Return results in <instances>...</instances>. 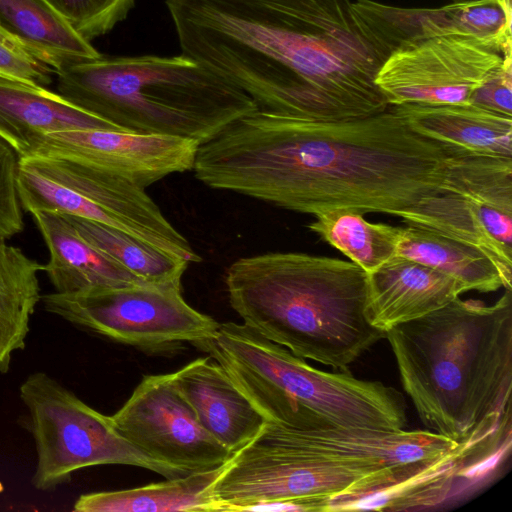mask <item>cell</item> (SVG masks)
Returning a JSON list of instances; mask_svg holds the SVG:
<instances>
[{"instance_id": "22", "label": "cell", "mask_w": 512, "mask_h": 512, "mask_svg": "<svg viewBox=\"0 0 512 512\" xmlns=\"http://www.w3.org/2000/svg\"><path fill=\"white\" fill-rule=\"evenodd\" d=\"M227 461L215 468L192 472L159 483L125 490L82 494L75 501L73 511H217V503L212 497L211 488L224 471Z\"/></svg>"}, {"instance_id": "9", "label": "cell", "mask_w": 512, "mask_h": 512, "mask_svg": "<svg viewBox=\"0 0 512 512\" xmlns=\"http://www.w3.org/2000/svg\"><path fill=\"white\" fill-rule=\"evenodd\" d=\"M397 216L479 249L511 289L512 158L453 155L439 189Z\"/></svg>"}, {"instance_id": "32", "label": "cell", "mask_w": 512, "mask_h": 512, "mask_svg": "<svg viewBox=\"0 0 512 512\" xmlns=\"http://www.w3.org/2000/svg\"><path fill=\"white\" fill-rule=\"evenodd\" d=\"M453 2H463V1H470V0H452Z\"/></svg>"}, {"instance_id": "19", "label": "cell", "mask_w": 512, "mask_h": 512, "mask_svg": "<svg viewBox=\"0 0 512 512\" xmlns=\"http://www.w3.org/2000/svg\"><path fill=\"white\" fill-rule=\"evenodd\" d=\"M423 137L455 154L512 158V116L472 104L391 106Z\"/></svg>"}, {"instance_id": "30", "label": "cell", "mask_w": 512, "mask_h": 512, "mask_svg": "<svg viewBox=\"0 0 512 512\" xmlns=\"http://www.w3.org/2000/svg\"><path fill=\"white\" fill-rule=\"evenodd\" d=\"M55 71L29 53L0 25V77L46 87Z\"/></svg>"}, {"instance_id": "4", "label": "cell", "mask_w": 512, "mask_h": 512, "mask_svg": "<svg viewBox=\"0 0 512 512\" xmlns=\"http://www.w3.org/2000/svg\"><path fill=\"white\" fill-rule=\"evenodd\" d=\"M385 338L428 430L471 445L511 429V289L491 305L457 297Z\"/></svg>"}, {"instance_id": "20", "label": "cell", "mask_w": 512, "mask_h": 512, "mask_svg": "<svg viewBox=\"0 0 512 512\" xmlns=\"http://www.w3.org/2000/svg\"><path fill=\"white\" fill-rule=\"evenodd\" d=\"M32 216L49 251L43 271L55 292L76 293L144 283L85 240L66 216L48 212Z\"/></svg>"}, {"instance_id": "6", "label": "cell", "mask_w": 512, "mask_h": 512, "mask_svg": "<svg viewBox=\"0 0 512 512\" xmlns=\"http://www.w3.org/2000/svg\"><path fill=\"white\" fill-rule=\"evenodd\" d=\"M55 75L60 95L121 130L199 145L257 110L240 88L183 54L101 55L66 64Z\"/></svg>"}, {"instance_id": "1", "label": "cell", "mask_w": 512, "mask_h": 512, "mask_svg": "<svg viewBox=\"0 0 512 512\" xmlns=\"http://www.w3.org/2000/svg\"><path fill=\"white\" fill-rule=\"evenodd\" d=\"M453 155L391 106L341 121L257 109L200 144L193 171L210 188L313 216L334 208L397 216L439 189Z\"/></svg>"}, {"instance_id": "10", "label": "cell", "mask_w": 512, "mask_h": 512, "mask_svg": "<svg viewBox=\"0 0 512 512\" xmlns=\"http://www.w3.org/2000/svg\"><path fill=\"white\" fill-rule=\"evenodd\" d=\"M44 308L64 320L115 341L158 347L211 338L220 323L192 308L181 284L140 283L42 296Z\"/></svg>"}, {"instance_id": "29", "label": "cell", "mask_w": 512, "mask_h": 512, "mask_svg": "<svg viewBox=\"0 0 512 512\" xmlns=\"http://www.w3.org/2000/svg\"><path fill=\"white\" fill-rule=\"evenodd\" d=\"M18 161L16 152L0 139V238L6 240L24 230L16 185Z\"/></svg>"}, {"instance_id": "16", "label": "cell", "mask_w": 512, "mask_h": 512, "mask_svg": "<svg viewBox=\"0 0 512 512\" xmlns=\"http://www.w3.org/2000/svg\"><path fill=\"white\" fill-rule=\"evenodd\" d=\"M467 292L453 277L402 256L367 274V313L384 333L434 312Z\"/></svg>"}, {"instance_id": "31", "label": "cell", "mask_w": 512, "mask_h": 512, "mask_svg": "<svg viewBox=\"0 0 512 512\" xmlns=\"http://www.w3.org/2000/svg\"><path fill=\"white\" fill-rule=\"evenodd\" d=\"M470 104L512 116V55L492 71L474 91Z\"/></svg>"}, {"instance_id": "15", "label": "cell", "mask_w": 512, "mask_h": 512, "mask_svg": "<svg viewBox=\"0 0 512 512\" xmlns=\"http://www.w3.org/2000/svg\"><path fill=\"white\" fill-rule=\"evenodd\" d=\"M353 8L384 61L398 50L448 34L512 41L511 0H470L439 8H403L356 0Z\"/></svg>"}, {"instance_id": "8", "label": "cell", "mask_w": 512, "mask_h": 512, "mask_svg": "<svg viewBox=\"0 0 512 512\" xmlns=\"http://www.w3.org/2000/svg\"><path fill=\"white\" fill-rule=\"evenodd\" d=\"M20 397L36 444L32 484L37 490H54L77 470L99 465L136 466L166 479L189 474L138 450L120 434L111 416L93 409L44 372L24 380Z\"/></svg>"}, {"instance_id": "25", "label": "cell", "mask_w": 512, "mask_h": 512, "mask_svg": "<svg viewBox=\"0 0 512 512\" xmlns=\"http://www.w3.org/2000/svg\"><path fill=\"white\" fill-rule=\"evenodd\" d=\"M355 208H334L314 215L308 228L367 274L396 256L399 227L371 223Z\"/></svg>"}, {"instance_id": "27", "label": "cell", "mask_w": 512, "mask_h": 512, "mask_svg": "<svg viewBox=\"0 0 512 512\" xmlns=\"http://www.w3.org/2000/svg\"><path fill=\"white\" fill-rule=\"evenodd\" d=\"M16 185L22 209L31 215L37 212L54 213L93 221L118 230L112 216L96 203L20 160Z\"/></svg>"}, {"instance_id": "21", "label": "cell", "mask_w": 512, "mask_h": 512, "mask_svg": "<svg viewBox=\"0 0 512 512\" xmlns=\"http://www.w3.org/2000/svg\"><path fill=\"white\" fill-rule=\"evenodd\" d=\"M0 25L54 71L102 55L49 0H0Z\"/></svg>"}, {"instance_id": "28", "label": "cell", "mask_w": 512, "mask_h": 512, "mask_svg": "<svg viewBox=\"0 0 512 512\" xmlns=\"http://www.w3.org/2000/svg\"><path fill=\"white\" fill-rule=\"evenodd\" d=\"M86 40L109 33L128 16L135 0H49Z\"/></svg>"}, {"instance_id": "14", "label": "cell", "mask_w": 512, "mask_h": 512, "mask_svg": "<svg viewBox=\"0 0 512 512\" xmlns=\"http://www.w3.org/2000/svg\"><path fill=\"white\" fill-rule=\"evenodd\" d=\"M19 160L96 203L112 216L119 231L189 264L201 261L144 188L64 155H29Z\"/></svg>"}, {"instance_id": "17", "label": "cell", "mask_w": 512, "mask_h": 512, "mask_svg": "<svg viewBox=\"0 0 512 512\" xmlns=\"http://www.w3.org/2000/svg\"><path fill=\"white\" fill-rule=\"evenodd\" d=\"M173 377L200 424L232 454L265 425L266 419L212 356L191 361Z\"/></svg>"}, {"instance_id": "11", "label": "cell", "mask_w": 512, "mask_h": 512, "mask_svg": "<svg viewBox=\"0 0 512 512\" xmlns=\"http://www.w3.org/2000/svg\"><path fill=\"white\" fill-rule=\"evenodd\" d=\"M510 55L512 41L442 35L392 53L375 82L389 106L470 104L474 91Z\"/></svg>"}, {"instance_id": "5", "label": "cell", "mask_w": 512, "mask_h": 512, "mask_svg": "<svg viewBox=\"0 0 512 512\" xmlns=\"http://www.w3.org/2000/svg\"><path fill=\"white\" fill-rule=\"evenodd\" d=\"M225 284L244 325L300 358L346 370L385 338L367 313V273L351 261L259 254L234 261Z\"/></svg>"}, {"instance_id": "3", "label": "cell", "mask_w": 512, "mask_h": 512, "mask_svg": "<svg viewBox=\"0 0 512 512\" xmlns=\"http://www.w3.org/2000/svg\"><path fill=\"white\" fill-rule=\"evenodd\" d=\"M461 445L430 430L295 429L271 422L236 451L211 488L219 511L370 510L451 465Z\"/></svg>"}, {"instance_id": "2", "label": "cell", "mask_w": 512, "mask_h": 512, "mask_svg": "<svg viewBox=\"0 0 512 512\" xmlns=\"http://www.w3.org/2000/svg\"><path fill=\"white\" fill-rule=\"evenodd\" d=\"M181 54L240 88L257 109L341 121L390 106L384 62L351 0H165Z\"/></svg>"}, {"instance_id": "12", "label": "cell", "mask_w": 512, "mask_h": 512, "mask_svg": "<svg viewBox=\"0 0 512 512\" xmlns=\"http://www.w3.org/2000/svg\"><path fill=\"white\" fill-rule=\"evenodd\" d=\"M111 417L134 447L185 473L215 468L233 455L200 424L173 373L144 376Z\"/></svg>"}, {"instance_id": "24", "label": "cell", "mask_w": 512, "mask_h": 512, "mask_svg": "<svg viewBox=\"0 0 512 512\" xmlns=\"http://www.w3.org/2000/svg\"><path fill=\"white\" fill-rule=\"evenodd\" d=\"M0 238V373L12 354L25 348L29 321L41 301L38 273L43 265Z\"/></svg>"}, {"instance_id": "26", "label": "cell", "mask_w": 512, "mask_h": 512, "mask_svg": "<svg viewBox=\"0 0 512 512\" xmlns=\"http://www.w3.org/2000/svg\"><path fill=\"white\" fill-rule=\"evenodd\" d=\"M66 217L85 240L139 281L157 285L181 284L190 265L188 262L164 254L117 229Z\"/></svg>"}, {"instance_id": "7", "label": "cell", "mask_w": 512, "mask_h": 512, "mask_svg": "<svg viewBox=\"0 0 512 512\" xmlns=\"http://www.w3.org/2000/svg\"><path fill=\"white\" fill-rule=\"evenodd\" d=\"M209 352L267 422L309 430L322 427L398 431L407 424L401 392L347 370L326 372L244 324L220 323L197 344Z\"/></svg>"}, {"instance_id": "18", "label": "cell", "mask_w": 512, "mask_h": 512, "mask_svg": "<svg viewBox=\"0 0 512 512\" xmlns=\"http://www.w3.org/2000/svg\"><path fill=\"white\" fill-rule=\"evenodd\" d=\"M79 129L121 130L44 86L0 77V139L19 158L46 135Z\"/></svg>"}, {"instance_id": "13", "label": "cell", "mask_w": 512, "mask_h": 512, "mask_svg": "<svg viewBox=\"0 0 512 512\" xmlns=\"http://www.w3.org/2000/svg\"><path fill=\"white\" fill-rule=\"evenodd\" d=\"M198 147L178 136L79 129L44 136L26 156H68L146 189L171 174L193 170Z\"/></svg>"}, {"instance_id": "23", "label": "cell", "mask_w": 512, "mask_h": 512, "mask_svg": "<svg viewBox=\"0 0 512 512\" xmlns=\"http://www.w3.org/2000/svg\"><path fill=\"white\" fill-rule=\"evenodd\" d=\"M397 256H402L445 273L467 291L482 293L505 288L495 264L479 249L426 228L399 227Z\"/></svg>"}]
</instances>
